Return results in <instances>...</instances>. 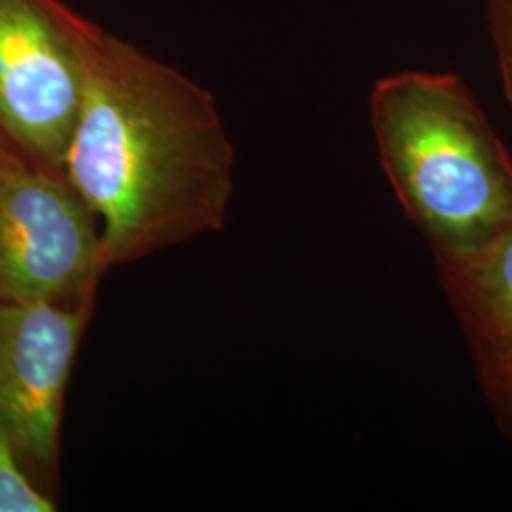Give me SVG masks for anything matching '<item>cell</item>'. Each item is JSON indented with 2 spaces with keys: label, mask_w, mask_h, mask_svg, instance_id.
Here are the masks:
<instances>
[{
  "label": "cell",
  "mask_w": 512,
  "mask_h": 512,
  "mask_svg": "<svg viewBox=\"0 0 512 512\" xmlns=\"http://www.w3.org/2000/svg\"><path fill=\"white\" fill-rule=\"evenodd\" d=\"M486 18L501 86L512 114V0H486Z\"/></svg>",
  "instance_id": "ba28073f"
},
{
  "label": "cell",
  "mask_w": 512,
  "mask_h": 512,
  "mask_svg": "<svg viewBox=\"0 0 512 512\" xmlns=\"http://www.w3.org/2000/svg\"><path fill=\"white\" fill-rule=\"evenodd\" d=\"M486 395L490 399V403L494 406L497 418L501 423L512 431V376L507 378L505 382L488 387Z\"/></svg>",
  "instance_id": "9c48e42d"
},
{
  "label": "cell",
  "mask_w": 512,
  "mask_h": 512,
  "mask_svg": "<svg viewBox=\"0 0 512 512\" xmlns=\"http://www.w3.org/2000/svg\"><path fill=\"white\" fill-rule=\"evenodd\" d=\"M92 304H0V435L29 473L57 467L65 391Z\"/></svg>",
  "instance_id": "277c9868"
},
{
  "label": "cell",
  "mask_w": 512,
  "mask_h": 512,
  "mask_svg": "<svg viewBox=\"0 0 512 512\" xmlns=\"http://www.w3.org/2000/svg\"><path fill=\"white\" fill-rule=\"evenodd\" d=\"M105 272L92 209L0 129V304L93 302Z\"/></svg>",
  "instance_id": "3957f363"
},
{
  "label": "cell",
  "mask_w": 512,
  "mask_h": 512,
  "mask_svg": "<svg viewBox=\"0 0 512 512\" xmlns=\"http://www.w3.org/2000/svg\"><path fill=\"white\" fill-rule=\"evenodd\" d=\"M370 122L385 175L437 266L511 230V156L459 76L406 71L378 80Z\"/></svg>",
  "instance_id": "7a4b0ae2"
},
{
  "label": "cell",
  "mask_w": 512,
  "mask_h": 512,
  "mask_svg": "<svg viewBox=\"0 0 512 512\" xmlns=\"http://www.w3.org/2000/svg\"><path fill=\"white\" fill-rule=\"evenodd\" d=\"M82 101L71 44L38 0H0V129L61 171Z\"/></svg>",
  "instance_id": "5b68a950"
},
{
  "label": "cell",
  "mask_w": 512,
  "mask_h": 512,
  "mask_svg": "<svg viewBox=\"0 0 512 512\" xmlns=\"http://www.w3.org/2000/svg\"><path fill=\"white\" fill-rule=\"evenodd\" d=\"M52 511L54 499L33 482L12 442L0 435V512Z\"/></svg>",
  "instance_id": "52a82bcc"
},
{
  "label": "cell",
  "mask_w": 512,
  "mask_h": 512,
  "mask_svg": "<svg viewBox=\"0 0 512 512\" xmlns=\"http://www.w3.org/2000/svg\"><path fill=\"white\" fill-rule=\"evenodd\" d=\"M440 281L475 357L484 389L512 376V228L456 264Z\"/></svg>",
  "instance_id": "8992f818"
},
{
  "label": "cell",
  "mask_w": 512,
  "mask_h": 512,
  "mask_svg": "<svg viewBox=\"0 0 512 512\" xmlns=\"http://www.w3.org/2000/svg\"><path fill=\"white\" fill-rule=\"evenodd\" d=\"M71 44L82 101L61 173L103 222L107 270L219 232L236 152L213 95L80 16L38 0Z\"/></svg>",
  "instance_id": "6da1fadb"
}]
</instances>
